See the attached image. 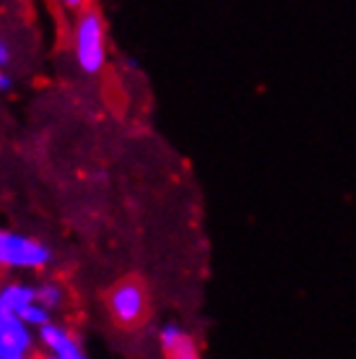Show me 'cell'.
Masks as SVG:
<instances>
[{
    "label": "cell",
    "instance_id": "8992f818",
    "mask_svg": "<svg viewBox=\"0 0 356 359\" xmlns=\"http://www.w3.org/2000/svg\"><path fill=\"white\" fill-rule=\"evenodd\" d=\"M36 302V287L29 281H6L0 284V323L21 320L24 313Z\"/></svg>",
    "mask_w": 356,
    "mask_h": 359
},
{
    "label": "cell",
    "instance_id": "3957f363",
    "mask_svg": "<svg viewBox=\"0 0 356 359\" xmlns=\"http://www.w3.org/2000/svg\"><path fill=\"white\" fill-rule=\"evenodd\" d=\"M36 341L42 349L39 359H86L83 344L76 333L62 323H50L42 331H36Z\"/></svg>",
    "mask_w": 356,
    "mask_h": 359
},
{
    "label": "cell",
    "instance_id": "9c48e42d",
    "mask_svg": "<svg viewBox=\"0 0 356 359\" xmlns=\"http://www.w3.org/2000/svg\"><path fill=\"white\" fill-rule=\"evenodd\" d=\"M21 323L29 325L32 331H42L45 325L53 323V313L47 310V307H42L39 302H34V305L29 307L27 313H24V318H21Z\"/></svg>",
    "mask_w": 356,
    "mask_h": 359
},
{
    "label": "cell",
    "instance_id": "6da1fadb",
    "mask_svg": "<svg viewBox=\"0 0 356 359\" xmlns=\"http://www.w3.org/2000/svg\"><path fill=\"white\" fill-rule=\"evenodd\" d=\"M73 50L81 71L99 73L107 63V24L97 8H83L73 27Z\"/></svg>",
    "mask_w": 356,
    "mask_h": 359
},
{
    "label": "cell",
    "instance_id": "8fae6325",
    "mask_svg": "<svg viewBox=\"0 0 356 359\" xmlns=\"http://www.w3.org/2000/svg\"><path fill=\"white\" fill-rule=\"evenodd\" d=\"M11 89H13V79L6 71H0V91H11Z\"/></svg>",
    "mask_w": 356,
    "mask_h": 359
},
{
    "label": "cell",
    "instance_id": "ba28073f",
    "mask_svg": "<svg viewBox=\"0 0 356 359\" xmlns=\"http://www.w3.org/2000/svg\"><path fill=\"white\" fill-rule=\"evenodd\" d=\"M34 287H36V302L42 307H47L50 313H55V310H60L65 305L68 292H65V287H62L57 278H45V281H39Z\"/></svg>",
    "mask_w": 356,
    "mask_h": 359
},
{
    "label": "cell",
    "instance_id": "7a4b0ae2",
    "mask_svg": "<svg viewBox=\"0 0 356 359\" xmlns=\"http://www.w3.org/2000/svg\"><path fill=\"white\" fill-rule=\"evenodd\" d=\"M53 261V250L36 237L0 229V271H42Z\"/></svg>",
    "mask_w": 356,
    "mask_h": 359
},
{
    "label": "cell",
    "instance_id": "52a82bcc",
    "mask_svg": "<svg viewBox=\"0 0 356 359\" xmlns=\"http://www.w3.org/2000/svg\"><path fill=\"white\" fill-rule=\"evenodd\" d=\"M159 344H161V349H164V357L167 359H203L200 357V349H198L196 339L177 323L161 325Z\"/></svg>",
    "mask_w": 356,
    "mask_h": 359
},
{
    "label": "cell",
    "instance_id": "30bf717a",
    "mask_svg": "<svg viewBox=\"0 0 356 359\" xmlns=\"http://www.w3.org/2000/svg\"><path fill=\"white\" fill-rule=\"evenodd\" d=\"M13 60V47L6 42V39H0V71H6Z\"/></svg>",
    "mask_w": 356,
    "mask_h": 359
},
{
    "label": "cell",
    "instance_id": "277c9868",
    "mask_svg": "<svg viewBox=\"0 0 356 359\" xmlns=\"http://www.w3.org/2000/svg\"><path fill=\"white\" fill-rule=\"evenodd\" d=\"M109 313L115 315L117 323L135 325L146 313V292L138 281H123L109 294Z\"/></svg>",
    "mask_w": 356,
    "mask_h": 359
},
{
    "label": "cell",
    "instance_id": "5b68a950",
    "mask_svg": "<svg viewBox=\"0 0 356 359\" xmlns=\"http://www.w3.org/2000/svg\"><path fill=\"white\" fill-rule=\"evenodd\" d=\"M39 346L36 331L21 320H3L0 323V359H34Z\"/></svg>",
    "mask_w": 356,
    "mask_h": 359
}]
</instances>
